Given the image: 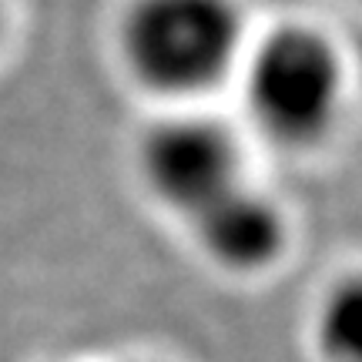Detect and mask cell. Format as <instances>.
Instances as JSON below:
<instances>
[{"mask_svg":"<svg viewBox=\"0 0 362 362\" xmlns=\"http://www.w3.org/2000/svg\"><path fill=\"white\" fill-rule=\"evenodd\" d=\"M245 24L235 0H134L121 24L124 64L144 88L192 98L242 61Z\"/></svg>","mask_w":362,"mask_h":362,"instance_id":"1","label":"cell"},{"mask_svg":"<svg viewBox=\"0 0 362 362\" xmlns=\"http://www.w3.org/2000/svg\"><path fill=\"white\" fill-rule=\"evenodd\" d=\"M245 107L272 141L309 148L336 124L342 61L332 40L302 24L279 27L245 54Z\"/></svg>","mask_w":362,"mask_h":362,"instance_id":"2","label":"cell"},{"mask_svg":"<svg viewBox=\"0 0 362 362\" xmlns=\"http://www.w3.org/2000/svg\"><path fill=\"white\" fill-rule=\"evenodd\" d=\"M141 175L161 205L192 221L211 202L242 185V148L215 117H168L138 148Z\"/></svg>","mask_w":362,"mask_h":362,"instance_id":"3","label":"cell"},{"mask_svg":"<svg viewBox=\"0 0 362 362\" xmlns=\"http://www.w3.org/2000/svg\"><path fill=\"white\" fill-rule=\"evenodd\" d=\"M188 225L208 259L232 272H259L285 248V221L279 205L245 181L198 211Z\"/></svg>","mask_w":362,"mask_h":362,"instance_id":"4","label":"cell"},{"mask_svg":"<svg viewBox=\"0 0 362 362\" xmlns=\"http://www.w3.org/2000/svg\"><path fill=\"white\" fill-rule=\"evenodd\" d=\"M315 336L329 362H362V275L332 285L315 319Z\"/></svg>","mask_w":362,"mask_h":362,"instance_id":"5","label":"cell"},{"mask_svg":"<svg viewBox=\"0 0 362 362\" xmlns=\"http://www.w3.org/2000/svg\"><path fill=\"white\" fill-rule=\"evenodd\" d=\"M0 27H4V4H0Z\"/></svg>","mask_w":362,"mask_h":362,"instance_id":"6","label":"cell"}]
</instances>
